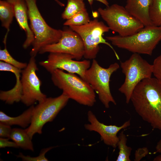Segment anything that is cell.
<instances>
[{
  "label": "cell",
  "mask_w": 161,
  "mask_h": 161,
  "mask_svg": "<svg viewBox=\"0 0 161 161\" xmlns=\"http://www.w3.org/2000/svg\"><path fill=\"white\" fill-rule=\"evenodd\" d=\"M137 113L154 129L161 131V83L155 78L141 81L131 98Z\"/></svg>",
  "instance_id": "6da1fadb"
},
{
  "label": "cell",
  "mask_w": 161,
  "mask_h": 161,
  "mask_svg": "<svg viewBox=\"0 0 161 161\" xmlns=\"http://www.w3.org/2000/svg\"><path fill=\"white\" fill-rule=\"evenodd\" d=\"M53 84L62 93L80 104L93 106L96 101L95 92L86 80L76 74L56 69L51 73Z\"/></svg>",
  "instance_id": "7a4b0ae2"
},
{
  "label": "cell",
  "mask_w": 161,
  "mask_h": 161,
  "mask_svg": "<svg viewBox=\"0 0 161 161\" xmlns=\"http://www.w3.org/2000/svg\"><path fill=\"white\" fill-rule=\"evenodd\" d=\"M106 39L117 47L133 53L152 55L161 41V27L153 25L145 26L132 35L106 36Z\"/></svg>",
  "instance_id": "3957f363"
},
{
  "label": "cell",
  "mask_w": 161,
  "mask_h": 161,
  "mask_svg": "<svg viewBox=\"0 0 161 161\" xmlns=\"http://www.w3.org/2000/svg\"><path fill=\"white\" fill-rule=\"evenodd\" d=\"M27 7L30 27L34 37L31 57H35L40 50L48 45L57 42L61 38L63 30L49 26L41 14L36 4L37 0H25Z\"/></svg>",
  "instance_id": "277c9868"
},
{
  "label": "cell",
  "mask_w": 161,
  "mask_h": 161,
  "mask_svg": "<svg viewBox=\"0 0 161 161\" xmlns=\"http://www.w3.org/2000/svg\"><path fill=\"white\" fill-rule=\"evenodd\" d=\"M120 66L125 79L118 90L124 95L126 103H129L137 85L143 80L151 77L152 64L142 58L140 54L133 53L129 59L120 62Z\"/></svg>",
  "instance_id": "5b68a950"
},
{
  "label": "cell",
  "mask_w": 161,
  "mask_h": 161,
  "mask_svg": "<svg viewBox=\"0 0 161 161\" xmlns=\"http://www.w3.org/2000/svg\"><path fill=\"white\" fill-rule=\"evenodd\" d=\"M69 27L78 33L82 39L84 47L83 57L86 59H95L100 49L99 45L103 44L112 49L117 59L120 60L114 48L103 37V34L109 32L110 29L103 22L94 19L84 25H72Z\"/></svg>",
  "instance_id": "8992f818"
},
{
  "label": "cell",
  "mask_w": 161,
  "mask_h": 161,
  "mask_svg": "<svg viewBox=\"0 0 161 161\" xmlns=\"http://www.w3.org/2000/svg\"><path fill=\"white\" fill-rule=\"evenodd\" d=\"M97 11L110 30L117 33L120 36L132 35L144 27L125 7L118 4H113L105 8L99 7Z\"/></svg>",
  "instance_id": "52a82bcc"
},
{
  "label": "cell",
  "mask_w": 161,
  "mask_h": 161,
  "mask_svg": "<svg viewBox=\"0 0 161 161\" xmlns=\"http://www.w3.org/2000/svg\"><path fill=\"white\" fill-rule=\"evenodd\" d=\"M119 68L116 62L111 64L107 68H103L94 59L85 73V80L97 94L99 100L107 109L109 108L110 103L116 105L110 91V81L112 74Z\"/></svg>",
  "instance_id": "ba28073f"
},
{
  "label": "cell",
  "mask_w": 161,
  "mask_h": 161,
  "mask_svg": "<svg viewBox=\"0 0 161 161\" xmlns=\"http://www.w3.org/2000/svg\"><path fill=\"white\" fill-rule=\"evenodd\" d=\"M69 98L63 93L55 97H47L35 106L33 111L31 122L27 132L32 139L36 133L41 134L44 126L52 121L59 112L66 105Z\"/></svg>",
  "instance_id": "9c48e42d"
},
{
  "label": "cell",
  "mask_w": 161,
  "mask_h": 161,
  "mask_svg": "<svg viewBox=\"0 0 161 161\" xmlns=\"http://www.w3.org/2000/svg\"><path fill=\"white\" fill-rule=\"evenodd\" d=\"M38 70L35 57H31L27 66L22 71L21 101L27 106L33 105L36 101L41 102L47 97L40 89L41 82L36 73Z\"/></svg>",
  "instance_id": "30bf717a"
},
{
  "label": "cell",
  "mask_w": 161,
  "mask_h": 161,
  "mask_svg": "<svg viewBox=\"0 0 161 161\" xmlns=\"http://www.w3.org/2000/svg\"><path fill=\"white\" fill-rule=\"evenodd\" d=\"M74 59V56L69 54L49 53L47 59L40 61L39 64L51 74L58 69L76 74L85 80V71L91 65L90 61L86 59L80 61Z\"/></svg>",
  "instance_id": "8fae6325"
},
{
  "label": "cell",
  "mask_w": 161,
  "mask_h": 161,
  "mask_svg": "<svg viewBox=\"0 0 161 161\" xmlns=\"http://www.w3.org/2000/svg\"><path fill=\"white\" fill-rule=\"evenodd\" d=\"M46 52L69 54L79 61L84 56L83 42L78 33L69 27L66 28L63 30L62 36L57 42L43 47L38 53Z\"/></svg>",
  "instance_id": "7c38bea8"
},
{
  "label": "cell",
  "mask_w": 161,
  "mask_h": 161,
  "mask_svg": "<svg viewBox=\"0 0 161 161\" xmlns=\"http://www.w3.org/2000/svg\"><path fill=\"white\" fill-rule=\"evenodd\" d=\"M87 115L89 123L84 124L85 129L89 131H94L98 133L105 144L114 148L117 146L119 140L117 136L118 133L130 125V120L125 122L120 126L105 125L99 121L95 114L90 110L87 112Z\"/></svg>",
  "instance_id": "4fadbf2b"
},
{
  "label": "cell",
  "mask_w": 161,
  "mask_h": 161,
  "mask_svg": "<svg viewBox=\"0 0 161 161\" xmlns=\"http://www.w3.org/2000/svg\"><path fill=\"white\" fill-rule=\"evenodd\" d=\"M12 5L14 12V17L21 29L24 30L26 35V38L23 45L26 49L33 44L34 37L30 26L28 19V9L25 0H7Z\"/></svg>",
  "instance_id": "5bb4252c"
},
{
  "label": "cell",
  "mask_w": 161,
  "mask_h": 161,
  "mask_svg": "<svg viewBox=\"0 0 161 161\" xmlns=\"http://www.w3.org/2000/svg\"><path fill=\"white\" fill-rule=\"evenodd\" d=\"M0 70L12 72L15 75L16 80L15 85L12 89L7 91H0V100L9 104H12L15 102H18L21 101L22 89L20 78L22 70L1 61H0Z\"/></svg>",
  "instance_id": "9a60e30c"
},
{
  "label": "cell",
  "mask_w": 161,
  "mask_h": 161,
  "mask_svg": "<svg viewBox=\"0 0 161 161\" xmlns=\"http://www.w3.org/2000/svg\"><path fill=\"white\" fill-rule=\"evenodd\" d=\"M152 1V0H126L125 7L144 27L152 25L149 10Z\"/></svg>",
  "instance_id": "2e32d148"
},
{
  "label": "cell",
  "mask_w": 161,
  "mask_h": 161,
  "mask_svg": "<svg viewBox=\"0 0 161 161\" xmlns=\"http://www.w3.org/2000/svg\"><path fill=\"white\" fill-rule=\"evenodd\" d=\"M33 105L24 111L21 114L16 117L7 115L3 112H0V123L8 125H18L25 128L30 124L32 119Z\"/></svg>",
  "instance_id": "e0dca14e"
},
{
  "label": "cell",
  "mask_w": 161,
  "mask_h": 161,
  "mask_svg": "<svg viewBox=\"0 0 161 161\" xmlns=\"http://www.w3.org/2000/svg\"><path fill=\"white\" fill-rule=\"evenodd\" d=\"M9 138L15 142L19 148L34 151L32 139L27 133V128L25 129L18 128L12 129Z\"/></svg>",
  "instance_id": "ac0fdd59"
},
{
  "label": "cell",
  "mask_w": 161,
  "mask_h": 161,
  "mask_svg": "<svg viewBox=\"0 0 161 161\" xmlns=\"http://www.w3.org/2000/svg\"><path fill=\"white\" fill-rule=\"evenodd\" d=\"M14 17V12L11 4L7 0H0V19L1 25L8 31Z\"/></svg>",
  "instance_id": "d6986e66"
},
{
  "label": "cell",
  "mask_w": 161,
  "mask_h": 161,
  "mask_svg": "<svg viewBox=\"0 0 161 161\" xmlns=\"http://www.w3.org/2000/svg\"><path fill=\"white\" fill-rule=\"evenodd\" d=\"M83 0H67V4L61 15L64 19L67 20L82 11L86 10Z\"/></svg>",
  "instance_id": "ffe728a7"
},
{
  "label": "cell",
  "mask_w": 161,
  "mask_h": 161,
  "mask_svg": "<svg viewBox=\"0 0 161 161\" xmlns=\"http://www.w3.org/2000/svg\"><path fill=\"white\" fill-rule=\"evenodd\" d=\"M119 140L117 146L119 150L118 155L117 161H130V156L131 155L132 148L127 145V138L124 134V131H122L118 136Z\"/></svg>",
  "instance_id": "44dd1931"
},
{
  "label": "cell",
  "mask_w": 161,
  "mask_h": 161,
  "mask_svg": "<svg viewBox=\"0 0 161 161\" xmlns=\"http://www.w3.org/2000/svg\"><path fill=\"white\" fill-rule=\"evenodd\" d=\"M149 16L153 25L161 27V0H152Z\"/></svg>",
  "instance_id": "7402d4cb"
},
{
  "label": "cell",
  "mask_w": 161,
  "mask_h": 161,
  "mask_svg": "<svg viewBox=\"0 0 161 161\" xmlns=\"http://www.w3.org/2000/svg\"><path fill=\"white\" fill-rule=\"evenodd\" d=\"M90 21L89 14L86 10L80 12L66 20L64 25L69 26H80L88 23Z\"/></svg>",
  "instance_id": "603a6c76"
},
{
  "label": "cell",
  "mask_w": 161,
  "mask_h": 161,
  "mask_svg": "<svg viewBox=\"0 0 161 161\" xmlns=\"http://www.w3.org/2000/svg\"><path fill=\"white\" fill-rule=\"evenodd\" d=\"M4 43L5 48L0 50V60L1 61L10 64L18 69H24L27 64L26 63L19 62L14 58L8 51L6 47V39H4Z\"/></svg>",
  "instance_id": "cb8c5ba5"
},
{
  "label": "cell",
  "mask_w": 161,
  "mask_h": 161,
  "mask_svg": "<svg viewBox=\"0 0 161 161\" xmlns=\"http://www.w3.org/2000/svg\"><path fill=\"white\" fill-rule=\"evenodd\" d=\"M54 147H50L43 149L41 151L39 155L36 157H31L28 155L25 156L21 153H20L16 156L18 157L21 158L23 161H47L48 160L45 157V154L47 152Z\"/></svg>",
  "instance_id": "d4e9b609"
},
{
  "label": "cell",
  "mask_w": 161,
  "mask_h": 161,
  "mask_svg": "<svg viewBox=\"0 0 161 161\" xmlns=\"http://www.w3.org/2000/svg\"><path fill=\"white\" fill-rule=\"evenodd\" d=\"M152 64L153 74L161 83V54L154 59Z\"/></svg>",
  "instance_id": "484cf974"
},
{
  "label": "cell",
  "mask_w": 161,
  "mask_h": 161,
  "mask_svg": "<svg viewBox=\"0 0 161 161\" xmlns=\"http://www.w3.org/2000/svg\"><path fill=\"white\" fill-rule=\"evenodd\" d=\"M12 129L10 126L0 123V137L9 138Z\"/></svg>",
  "instance_id": "4316f807"
},
{
  "label": "cell",
  "mask_w": 161,
  "mask_h": 161,
  "mask_svg": "<svg viewBox=\"0 0 161 161\" xmlns=\"http://www.w3.org/2000/svg\"><path fill=\"white\" fill-rule=\"evenodd\" d=\"M9 138L0 137V148H5L6 147H11L15 148H19L16 143L13 142L9 141Z\"/></svg>",
  "instance_id": "83f0119b"
},
{
  "label": "cell",
  "mask_w": 161,
  "mask_h": 161,
  "mask_svg": "<svg viewBox=\"0 0 161 161\" xmlns=\"http://www.w3.org/2000/svg\"><path fill=\"white\" fill-rule=\"evenodd\" d=\"M148 153V150L146 147L138 149L135 151L134 161H139L146 156Z\"/></svg>",
  "instance_id": "f1b7e54d"
},
{
  "label": "cell",
  "mask_w": 161,
  "mask_h": 161,
  "mask_svg": "<svg viewBox=\"0 0 161 161\" xmlns=\"http://www.w3.org/2000/svg\"><path fill=\"white\" fill-rule=\"evenodd\" d=\"M89 4L91 6L93 3L94 1H98L102 3L106 7L109 6V2L108 1V0H87Z\"/></svg>",
  "instance_id": "f546056e"
},
{
  "label": "cell",
  "mask_w": 161,
  "mask_h": 161,
  "mask_svg": "<svg viewBox=\"0 0 161 161\" xmlns=\"http://www.w3.org/2000/svg\"><path fill=\"white\" fill-rule=\"evenodd\" d=\"M156 153L161 154V138L157 143L155 147Z\"/></svg>",
  "instance_id": "4dcf8cb0"
},
{
  "label": "cell",
  "mask_w": 161,
  "mask_h": 161,
  "mask_svg": "<svg viewBox=\"0 0 161 161\" xmlns=\"http://www.w3.org/2000/svg\"><path fill=\"white\" fill-rule=\"evenodd\" d=\"M154 161H161V154L155 157L153 159Z\"/></svg>",
  "instance_id": "1f68e13d"
},
{
  "label": "cell",
  "mask_w": 161,
  "mask_h": 161,
  "mask_svg": "<svg viewBox=\"0 0 161 161\" xmlns=\"http://www.w3.org/2000/svg\"><path fill=\"white\" fill-rule=\"evenodd\" d=\"M61 7H64L65 6L64 4L58 0H54Z\"/></svg>",
  "instance_id": "d6a6232c"
}]
</instances>
